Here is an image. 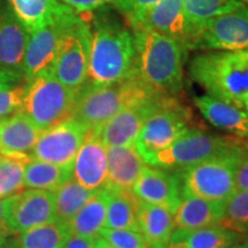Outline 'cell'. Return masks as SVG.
<instances>
[{
	"label": "cell",
	"mask_w": 248,
	"mask_h": 248,
	"mask_svg": "<svg viewBox=\"0 0 248 248\" xmlns=\"http://www.w3.org/2000/svg\"><path fill=\"white\" fill-rule=\"evenodd\" d=\"M105 8V7H104ZM99 9L91 27L88 79L95 86L109 85L130 77L135 71V38L125 26L109 12Z\"/></svg>",
	"instance_id": "obj_1"
},
{
	"label": "cell",
	"mask_w": 248,
	"mask_h": 248,
	"mask_svg": "<svg viewBox=\"0 0 248 248\" xmlns=\"http://www.w3.org/2000/svg\"><path fill=\"white\" fill-rule=\"evenodd\" d=\"M135 38V71L142 82L170 97L184 88L187 48L154 31L132 28Z\"/></svg>",
	"instance_id": "obj_2"
},
{
	"label": "cell",
	"mask_w": 248,
	"mask_h": 248,
	"mask_svg": "<svg viewBox=\"0 0 248 248\" xmlns=\"http://www.w3.org/2000/svg\"><path fill=\"white\" fill-rule=\"evenodd\" d=\"M188 75L207 94L248 111V48L199 52L188 62Z\"/></svg>",
	"instance_id": "obj_3"
},
{
	"label": "cell",
	"mask_w": 248,
	"mask_h": 248,
	"mask_svg": "<svg viewBox=\"0 0 248 248\" xmlns=\"http://www.w3.org/2000/svg\"><path fill=\"white\" fill-rule=\"evenodd\" d=\"M159 93L142 82L137 74L109 85L95 86L84 83L76 92L70 119L89 130H95L129 105Z\"/></svg>",
	"instance_id": "obj_4"
},
{
	"label": "cell",
	"mask_w": 248,
	"mask_h": 248,
	"mask_svg": "<svg viewBox=\"0 0 248 248\" xmlns=\"http://www.w3.org/2000/svg\"><path fill=\"white\" fill-rule=\"evenodd\" d=\"M90 44V24L66 6L52 74L59 82L76 92L88 79Z\"/></svg>",
	"instance_id": "obj_5"
},
{
	"label": "cell",
	"mask_w": 248,
	"mask_h": 248,
	"mask_svg": "<svg viewBox=\"0 0 248 248\" xmlns=\"http://www.w3.org/2000/svg\"><path fill=\"white\" fill-rule=\"evenodd\" d=\"M241 150H248L243 139L223 137L195 128L173 141L166 150L153 155L146 164L168 171H181L202 161Z\"/></svg>",
	"instance_id": "obj_6"
},
{
	"label": "cell",
	"mask_w": 248,
	"mask_h": 248,
	"mask_svg": "<svg viewBox=\"0 0 248 248\" xmlns=\"http://www.w3.org/2000/svg\"><path fill=\"white\" fill-rule=\"evenodd\" d=\"M76 91L67 88L53 74H45L24 84L21 110L40 131L70 119Z\"/></svg>",
	"instance_id": "obj_7"
},
{
	"label": "cell",
	"mask_w": 248,
	"mask_h": 248,
	"mask_svg": "<svg viewBox=\"0 0 248 248\" xmlns=\"http://www.w3.org/2000/svg\"><path fill=\"white\" fill-rule=\"evenodd\" d=\"M244 151L202 161L178 175L183 197H197L217 202H228L237 192L234 173L238 157Z\"/></svg>",
	"instance_id": "obj_8"
},
{
	"label": "cell",
	"mask_w": 248,
	"mask_h": 248,
	"mask_svg": "<svg viewBox=\"0 0 248 248\" xmlns=\"http://www.w3.org/2000/svg\"><path fill=\"white\" fill-rule=\"evenodd\" d=\"M195 129L191 109L176 97H166L146 120L136 139L135 147L144 162L166 150L190 130Z\"/></svg>",
	"instance_id": "obj_9"
},
{
	"label": "cell",
	"mask_w": 248,
	"mask_h": 248,
	"mask_svg": "<svg viewBox=\"0 0 248 248\" xmlns=\"http://www.w3.org/2000/svg\"><path fill=\"white\" fill-rule=\"evenodd\" d=\"M248 48V9L243 2L201 24L191 51H240Z\"/></svg>",
	"instance_id": "obj_10"
},
{
	"label": "cell",
	"mask_w": 248,
	"mask_h": 248,
	"mask_svg": "<svg viewBox=\"0 0 248 248\" xmlns=\"http://www.w3.org/2000/svg\"><path fill=\"white\" fill-rule=\"evenodd\" d=\"M54 219L53 192L28 188L2 200V225L9 232L23 233Z\"/></svg>",
	"instance_id": "obj_11"
},
{
	"label": "cell",
	"mask_w": 248,
	"mask_h": 248,
	"mask_svg": "<svg viewBox=\"0 0 248 248\" xmlns=\"http://www.w3.org/2000/svg\"><path fill=\"white\" fill-rule=\"evenodd\" d=\"M30 31L7 0H0V78L7 84L24 80V54Z\"/></svg>",
	"instance_id": "obj_12"
},
{
	"label": "cell",
	"mask_w": 248,
	"mask_h": 248,
	"mask_svg": "<svg viewBox=\"0 0 248 248\" xmlns=\"http://www.w3.org/2000/svg\"><path fill=\"white\" fill-rule=\"evenodd\" d=\"M90 130L73 119H68L40 133L31 151L32 160L73 169V163Z\"/></svg>",
	"instance_id": "obj_13"
},
{
	"label": "cell",
	"mask_w": 248,
	"mask_h": 248,
	"mask_svg": "<svg viewBox=\"0 0 248 248\" xmlns=\"http://www.w3.org/2000/svg\"><path fill=\"white\" fill-rule=\"evenodd\" d=\"M166 97L168 95L159 93L133 102L94 131L107 147L135 145L144 123Z\"/></svg>",
	"instance_id": "obj_14"
},
{
	"label": "cell",
	"mask_w": 248,
	"mask_h": 248,
	"mask_svg": "<svg viewBox=\"0 0 248 248\" xmlns=\"http://www.w3.org/2000/svg\"><path fill=\"white\" fill-rule=\"evenodd\" d=\"M64 8L66 5L62 4L49 22L30 31L24 54L23 69L26 83L53 71Z\"/></svg>",
	"instance_id": "obj_15"
},
{
	"label": "cell",
	"mask_w": 248,
	"mask_h": 248,
	"mask_svg": "<svg viewBox=\"0 0 248 248\" xmlns=\"http://www.w3.org/2000/svg\"><path fill=\"white\" fill-rule=\"evenodd\" d=\"M132 28H141L168 37L191 51L197 29L186 14L182 0H161L135 22Z\"/></svg>",
	"instance_id": "obj_16"
},
{
	"label": "cell",
	"mask_w": 248,
	"mask_h": 248,
	"mask_svg": "<svg viewBox=\"0 0 248 248\" xmlns=\"http://www.w3.org/2000/svg\"><path fill=\"white\" fill-rule=\"evenodd\" d=\"M132 192L144 202L162 207L175 214L183 198L178 175L154 167L145 166L132 187Z\"/></svg>",
	"instance_id": "obj_17"
},
{
	"label": "cell",
	"mask_w": 248,
	"mask_h": 248,
	"mask_svg": "<svg viewBox=\"0 0 248 248\" xmlns=\"http://www.w3.org/2000/svg\"><path fill=\"white\" fill-rule=\"evenodd\" d=\"M108 147L90 130L73 163V178L89 190L105 187L108 172Z\"/></svg>",
	"instance_id": "obj_18"
},
{
	"label": "cell",
	"mask_w": 248,
	"mask_h": 248,
	"mask_svg": "<svg viewBox=\"0 0 248 248\" xmlns=\"http://www.w3.org/2000/svg\"><path fill=\"white\" fill-rule=\"evenodd\" d=\"M193 102L201 116L215 128L246 141L248 148V111L209 94L197 95Z\"/></svg>",
	"instance_id": "obj_19"
},
{
	"label": "cell",
	"mask_w": 248,
	"mask_h": 248,
	"mask_svg": "<svg viewBox=\"0 0 248 248\" xmlns=\"http://www.w3.org/2000/svg\"><path fill=\"white\" fill-rule=\"evenodd\" d=\"M42 131L29 117L18 110L0 122V154L9 157L31 160V151L35 147Z\"/></svg>",
	"instance_id": "obj_20"
},
{
	"label": "cell",
	"mask_w": 248,
	"mask_h": 248,
	"mask_svg": "<svg viewBox=\"0 0 248 248\" xmlns=\"http://www.w3.org/2000/svg\"><path fill=\"white\" fill-rule=\"evenodd\" d=\"M108 172L105 188L107 190L132 191L146 163L131 146L108 147Z\"/></svg>",
	"instance_id": "obj_21"
},
{
	"label": "cell",
	"mask_w": 248,
	"mask_h": 248,
	"mask_svg": "<svg viewBox=\"0 0 248 248\" xmlns=\"http://www.w3.org/2000/svg\"><path fill=\"white\" fill-rule=\"evenodd\" d=\"M225 204L197 197H183L173 214V231H192L219 224Z\"/></svg>",
	"instance_id": "obj_22"
},
{
	"label": "cell",
	"mask_w": 248,
	"mask_h": 248,
	"mask_svg": "<svg viewBox=\"0 0 248 248\" xmlns=\"http://www.w3.org/2000/svg\"><path fill=\"white\" fill-rule=\"evenodd\" d=\"M137 217L139 232L147 248L169 246L173 232V215L169 210L138 199Z\"/></svg>",
	"instance_id": "obj_23"
},
{
	"label": "cell",
	"mask_w": 248,
	"mask_h": 248,
	"mask_svg": "<svg viewBox=\"0 0 248 248\" xmlns=\"http://www.w3.org/2000/svg\"><path fill=\"white\" fill-rule=\"evenodd\" d=\"M108 199L109 191L107 188H100L95 192L68 224L71 234L93 240L100 237L101 231L106 228Z\"/></svg>",
	"instance_id": "obj_24"
},
{
	"label": "cell",
	"mask_w": 248,
	"mask_h": 248,
	"mask_svg": "<svg viewBox=\"0 0 248 248\" xmlns=\"http://www.w3.org/2000/svg\"><path fill=\"white\" fill-rule=\"evenodd\" d=\"M246 239L248 235L217 224L192 231H173L170 243H182L188 248H225Z\"/></svg>",
	"instance_id": "obj_25"
},
{
	"label": "cell",
	"mask_w": 248,
	"mask_h": 248,
	"mask_svg": "<svg viewBox=\"0 0 248 248\" xmlns=\"http://www.w3.org/2000/svg\"><path fill=\"white\" fill-rule=\"evenodd\" d=\"M71 178L73 169L31 159L24 168L23 184L24 187L32 190L55 192Z\"/></svg>",
	"instance_id": "obj_26"
},
{
	"label": "cell",
	"mask_w": 248,
	"mask_h": 248,
	"mask_svg": "<svg viewBox=\"0 0 248 248\" xmlns=\"http://www.w3.org/2000/svg\"><path fill=\"white\" fill-rule=\"evenodd\" d=\"M106 228L139 232L137 217L138 199L132 191L108 190Z\"/></svg>",
	"instance_id": "obj_27"
},
{
	"label": "cell",
	"mask_w": 248,
	"mask_h": 248,
	"mask_svg": "<svg viewBox=\"0 0 248 248\" xmlns=\"http://www.w3.org/2000/svg\"><path fill=\"white\" fill-rule=\"evenodd\" d=\"M98 191V190H97ZM97 191L89 190L71 178L53 192L55 206V221L69 224L85 203L91 199Z\"/></svg>",
	"instance_id": "obj_28"
},
{
	"label": "cell",
	"mask_w": 248,
	"mask_h": 248,
	"mask_svg": "<svg viewBox=\"0 0 248 248\" xmlns=\"http://www.w3.org/2000/svg\"><path fill=\"white\" fill-rule=\"evenodd\" d=\"M70 235L69 225L54 219L21 233L17 248H62Z\"/></svg>",
	"instance_id": "obj_29"
},
{
	"label": "cell",
	"mask_w": 248,
	"mask_h": 248,
	"mask_svg": "<svg viewBox=\"0 0 248 248\" xmlns=\"http://www.w3.org/2000/svg\"><path fill=\"white\" fill-rule=\"evenodd\" d=\"M12 9L29 31L44 26L60 8V0H7Z\"/></svg>",
	"instance_id": "obj_30"
},
{
	"label": "cell",
	"mask_w": 248,
	"mask_h": 248,
	"mask_svg": "<svg viewBox=\"0 0 248 248\" xmlns=\"http://www.w3.org/2000/svg\"><path fill=\"white\" fill-rule=\"evenodd\" d=\"M182 1L186 14L197 31L206 21L241 4V0H182Z\"/></svg>",
	"instance_id": "obj_31"
},
{
	"label": "cell",
	"mask_w": 248,
	"mask_h": 248,
	"mask_svg": "<svg viewBox=\"0 0 248 248\" xmlns=\"http://www.w3.org/2000/svg\"><path fill=\"white\" fill-rule=\"evenodd\" d=\"M29 161L0 154V199L16 194L24 187V168Z\"/></svg>",
	"instance_id": "obj_32"
},
{
	"label": "cell",
	"mask_w": 248,
	"mask_h": 248,
	"mask_svg": "<svg viewBox=\"0 0 248 248\" xmlns=\"http://www.w3.org/2000/svg\"><path fill=\"white\" fill-rule=\"evenodd\" d=\"M219 225L248 235V191L235 192L226 202Z\"/></svg>",
	"instance_id": "obj_33"
},
{
	"label": "cell",
	"mask_w": 248,
	"mask_h": 248,
	"mask_svg": "<svg viewBox=\"0 0 248 248\" xmlns=\"http://www.w3.org/2000/svg\"><path fill=\"white\" fill-rule=\"evenodd\" d=\"M100 237L114 248H147L144 238L138 231L105 228Z\"/></svg>",
	"instance_id": "obj_34"
},
{
	"label": "cell",
	"mask_w": 248,
	"mask_h": 248,
	"mask_svg": "<svg viewBox=\"0 0 248 248\" xmlns=\"http://www.w3.org/2000/svg\"><path fill=\"white\" fill-rule=\"evenodd\" d=\"M24 98L23 86H5L0 88V117H8L21 110Z\"/></svg>",
	"instance_id": "obj_35"
},
{
	"label": "cell",
	"mask_w": 248,
	"mask_h": 248,
	"mask_svg": "<svg viewBox=\"0 0 248 248\" xmlns=\"http://www.w3.org/2000/svg\"><path fill=\"white\" fill-rule=\"evenodd\" d=\"M160 1L161 0H115L113 6L128 18L129 23H132Z\"/></svg>",
	"instance_id": "obj_36"
},
{
	"label": "cell",
	"mask_w": 248,
	"mask_h": 248,
	"mask_svg": "<svg viewBox=\"0 0 248 248\" xmlns=\"http://www.w3.org/2000/svg\"><path fill=\"white\" fill-rule=\"evenodd\" d=\"M63 5L75 11L78 14L94 13L95 11L114 5L115 0H60Z\"/></svg>",
	"instance_id": "obj_37"
},
{
	"label": "cell",
	"mask_w": 248,
	"mask_h": 248,
	"mask_svg": "<svg viewBox=\"0 0 248 248\" xmlns=\"http://www.w3.org/2000/svg\"><path fill=\"white\" fill-rule=\"evenodd\" d=\"M237 192L248 191V150L244 151L238 157L234 173Z\"/></svg>",
	"instance_id": "obj_38"
},
{
	"label": "cell",
	"mask_w": 248,
	"mask_h": 248,
	"mask_svg": "<svg viewBox=\"0 0 248 248\" xmlns=\"http://www.w3.org/2000/svg\"><path fill=\"white\" fill-rule=\"evenodd\" d=\"M94 240L89 239L85 237H79V235L71 234L68 241L64 244L62 248H93Z\"/></svg>",
	"instance_id": "obj_39"
},
{
	"label": "cell",
	"mask_w": 248,
	"mask_h": 248,
	"mask_svg": "<svg viewBox=\"0 0 248 248\" xmlns=\"http://www.w3.org/2000/svg\"><path fill=\"white\" fill-rule=\"evenodd\" d=\"M93 248H114L110 244H108L102 237H98L94 239L93 243Z\"/></svg>",
	"instance_id": "obj_40"
},
{
	"label": "cell",
	"mask_w": 248,
	"mask_h": 248,
	"mask_svg": "<svg viewBox=\"0 0 248 248\" xmlns=\"http://www.w3.org/2000/svg\"><path fill=\"white\" fill-rule=\"evenodd\" d=\"M6 238H7V230L0 229V248H4L6 244Z\"/></svg>",
	"instance_id": "obj_41"
},
{
	"label": "cell",
	"mask_w": 248,
	"mask_h": 248,
	"mask_svg": "<svg viewBox=\"0 0 248 248\" xmlns=\"http://www.w3.org/2000/svg\"><path fill=\"white\" fill-rule=\"evenodd\" d=\"M167 248H188V247L182 243H170L169 246Z\"/></svg>",
	"instance_id": "obj_42"
},
{
	"label": "cell",
	"mask_w": 248,
	"mask_h": 248,
	"mask_svg": "<svg viewBox=\"0 0 248 248\" xmlns=\"http://www.w3.org/2000/svg\"><path fill=\"white\" fill-rule=\"evenodd\" d=\"M246 240H245V241H246ZM245 241H243V243H239V244L231 245V246H228V247H225V248H244L245 247Z\"/></svg>",
	"instance_id": "obj_43"
},
{
	"label": "cell",
	"mask_w": 248,
	"mask_h": 248,
	"mask_svg": "<svg viewBox=\"0 0 248 248\" xmlns=\"http://www.w3.org/2000/svg\"><path fill=\"white\" fill-rule=\"evenodd\" d=\"M0 226H1V228H4V225H2V200L1 199H0Z\"/></svg>",
	"instance_id": "obj_44"
},
{
	"label": "cell",
	"mask_w": 248,
	"mask_h": 248,
	"mask_svg": "<svg viewBox=\"0 0 248 248\" xmlns=\"http://www.w3.org/2000/svg\"><path fill=\"white\" fill-rule=\"evenodd\" d=\"M11 84H7L4 79L0 78V88H5V86H9Z\"/></svg>",
	"instance_id": "obj_45"
},
{
	"label": "cell",
	"mask_w": 248,
	"mask_h": 248,
	"mask_svg": "<svg viewBox=\"0 0 248 248\" xmlns=\"http://www.w3.org/2000/svg\"><path fill=\"white\" fill-rule=\"evenodd\" d=\"M241 2H243L245 7H246L248 9V0H241Z\"/></svg>",
	"instance_id": "obj_46"
},
{
	"label": "cell",
	"mask_w": 248,
	"mask_h": 248,
	"mask_svg": "<svg viewBox=\"0 0 248 248\" xmlns=\"http://www.w3.org/2000/svg\"><path fill=\"white\" fill-rule=\"evenodd\" d=\"M244 248H248V239L245 241V247Z\"/></svg>",
	"instance_id": "obj_47"
},
{
	"label": "cell",
	"mask_w": 248,
	"mask_h": 248,
	"mask_svg": "<svg viewBox=\"0 0 248 248\" xmlns=\"http://www.w3.org/2000/svg\"><path fill=\"white\" fill-rule=\"evenodd\" d=\"M4 119H5V117H0V122H1V121L4 120Z\"/></svg>",
	"instance_id": "obj_48"
},
{
	"label": "cell",
	"mask_w": 248,
	"mask_h": 248,
	"mask_svg": "<svg viewBox=\"0 0 248 248\" xmlns=\"http://www.w3.org/2000/svg\"><path fill=\"white\" fill-rule=\"evenodd\" d=\"M0 229H4V228H1V226H0Z\"/></svg>",
	"instance_id": "obj_49"
}]
</instances>
